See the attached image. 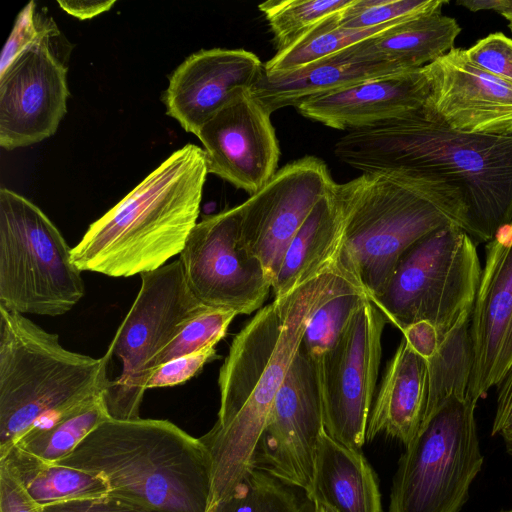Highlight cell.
Masks as SVG:
<instances>
[{"label":"cell","instance_id":"cell-42","mask_svg":"<svg viewBox=\"0 0 512 512\" xmlns=\"http://www.w3.org/2000/svg\"><path fill=\"white\" fill-rule=\"evenodd\" d=\"M512 0H458L456 3L472 12L494 10L502 12Z\"/></svg>","mask_w":512,"mask_h":512},{"label":"cell","instance_id":"cell-30","mask_svg":"<svg viewBox=\"0 0 512 512\" xmlns=\"http://www.w3.org/2000/svg\"><path fill=\"white\" fill-rule=\"evenodd\" d=\"M353 0H281L258 5L273 34L277 52L297 43L324 19L334 15Z\"/></svg>","mask_w":512,"mask_h":512},{"label":"cell","instance_id":"cell-1","mask_svg":"<svg viewBox=\"0 0 512 512\" xmlns=\"http://www.w3.org/2000/svg\"><path fill=\"white\" fill-rule=\"evenodd\" d=\"M351 282L359 283L338 259L327 272L274 298L234 337L219 370L217 420L199 438L212 460L211 504L253 468L256 445L311 316Z\"/></svg>","mask_w":512,"mask_h":512},{"label":"cell","instance_id":"cell-10","mask_svg":"<svg viewBox=\"0 0 512 512\" xmlns=\"http://www.w3.org/2000/svg\"><path fill=\"white\" fill-rule=\"evenodd\" d=\"M140 276L139 292L105 353L109 362L116 358L121 364L104 394L108 414L116 420L140 418L157 356L207 307L188 287L180 259Z\"/></svg>","mask_w":512,"mask_h":512},{"label":"cell","instance_id":"cell-36","mask_svg":"<svg viewBox=\"0 0 512 512\" xmlns=\"http://www.w3.org/2000/svg\"><path fill=\"white\" fill-rule=\"evenodd\" d=\"M214 344L173 359L158 366L149 376L146 389L172 387L183 384L197 375L204 365L216 357Z\"/></svg>","mask_w":512,"mask_h":512},{"label":"cell","instance_id":"cell-24","mask_svg":"<svg viewBox=\"0 0 512 512\" xmlns=\"http://www.w3.org/2000/svg\"><path fill=\"white\" fill-rule=\"evenodd\" d=\"M308 498L329 512H382L377 476L361 449L320 436Z\"/></svg>","mask_w":512,"mask_h":512},{"label":"cell","instance_id":"cell-40","mask_svg":"<svg viewBox=\"0 0 512 512\" xmlns=\"http://www.w3.org/2000/svg\"><path fill=\"white\" fill-rule=\"evenodd\" d=\"M401 331L410 347L426 360L434 355L442 339L437 328L425 320L412 323Z\"/></svg>","mask_w":512,"mask_h":512},{"label":"cell","instance_id":"cell-35","mask_svg":"<svg viewBox=\"0 0 512 512\" xmlns=\"http://www.w3.org/2000/svg\"><path fill=\"white\" fill-rule=\"evenodd\" d=\"M465 58L477 68L512 84V39L492 33L464 50Z\"/></svg>","mask_w":512,"mask_h":512},{"label":"cell","instance_id":"cell-6","mask_svg":"<svg viewBox=\"0 0 512 512\" xmlns=\"http://www.w3.org/2000/svg\"><path fill=\"white\" fill-rule=\"evenodd\" d=\"M109 360L64 348L59 336L0 306V454L30 431L105 394Z\"/></svg>","mask_w":512,"mask_h":512},{"label":"cell","instance_id":"cell-15","mask_svg":"<svg viewBox=\"0 0 512 512\" xmlns=\"http://www.w3.org/2000/svg\"><path fill=\"white\" fill-rule=\"evenodd\" d=\"M335 184L324 161L304 156L279 169L264 187L240 204L243 238L272 283L290 242Z\"/></svg>","mask_w":512,"mask_h":512},{"label":"cell","instance_id":"cell-43","mask_svg":"<svg viewBox=\"0 0 512 512\" xmlns=\"http://www.w3.org/2000/svg\"><path fill=\"white\" fill-rule=\"evenodd\" d=\"M500 14L507 20L508 27L512 32V2L506 9L500 12Z\"/></svg>","mask_w":512,"mask_h":512},{"label":"cell","instance_id":"cell-44","mask_svg":"<svg viewBox=\"0 0 512 512\" xmlns=\"http://www.w3.org/2000/svg\"><path fill=\"white\" fill-rule=\"evenodd\" d=\"M316 512H329V511H327L326 509H324L322 507H316Z\"/></svg>","mask_w":512,"mask_h":512},{"label":"cell","instance_id":"cell-2","mask_svg":"<svg viewBox=\"0 0 512 512\" xmlns=\"http://www.w3.org/2000/svg\"><path fill=\"white\" fill-rule=\"evenodd\" d=\"M334 153L362 173H398L455 188L474 243H488L512 223V135L460 132L423 108L348 131Z\"/></svg>","mask_w":512,"mask_h":512},{"label":"cell","instance_id":"cell-31","mask_svg":"<svg viewBox=\"0 0 512 512\" xmlns=\"http://www.w3.org/2000/svg\"><path fill=\"white\" fill-rule=\"evenodd\" d=\"M368 298L363 287L351 282L329 298L311 316L301 345L312 355L322 356L328 351L348 322Z\"/></svg>","mask_w":512,"mask_h":512},{"label":"cell","instance_id":"cell-14","mask_svg":"<svg viewBox=\"0 0 512 512\" xmlns=\"http://www.w3.org/2000/svg\"><path fill=\"white\" fill-rule=\"evenodd\" d=\"M62 40L37 43L0 73V146L26 147L51 137L66 114L69 90Z\"/></svg>","mask_w":512,"mask_h":512},{"label":"cell","instance_id":"cell-11","mask_svg":"<svg viewBox=\"0 0 512 512\" xmlns=\"http://www.w3.org/2000/svg\"><path fill=\"white\" fill-rule=\"evenodd\" d=\"M179 259L188 287L207 307L249 315L272 290L269 273L243 238L240 205L197 222Z\"/></svg>","mask_w":512,"mask_h":512},{"label":"cell","instance_id":"cell-29","mask_svg":"<svg viewBox=\"0 0 512 512\" xmlns=\"http://www.w3.org/2000/svg\"><path fill=\"white\" fill-rule=\"evenodd\" d=\"M208 512H316V508L304 490L252 468Z\"/></svg>","mask_w":512,"mask_h":512},{"label":"cell","instance_id":"cell-18","mask_svg":"<svg viewBox=\"0 0 512 512\" xmlns=\"http://www.w3.org/2000/svg\"><path fill=\"white\" fill-rule=\"evenodd\" d=\"M428 109L452 129L469 134L512 135V84L471 64L453 48L423 67Z\"/></svg>","mask_w":512,"mask_h":512},{"label":"cell","instance_id":"cell-37","mask_svg":"<svg viewBox=\"0 0 512 512\" xmlns=\"http://www.w3.org/2000/svg\"><path fill=\"white\" fill-rule=\"evenodd\" d=\"M42 512H152L123 498L106 494L42 506Z\"/></svg>","mask_w":512,"mask_h":512},{"label":"cell","instance_id":"cell-9","mask_svg":"<svg viewBox=\"0 0 512 512\" xmlns=\"http://www.w3.org/2000/svg\"><path fill=\"white\" fill-rule=\"evenodd\" d=\"M475 407L451 398L423 418L398 461L388 512H460L483 464Z\"/></svg>","mask_w":512,"mask_h":512},{"label":"cell","instance_id":"cell-23","mask_svg":"<svg viewBox=\"0 0 512 512\" xmlns=\"http://www.w3.org/2000/svg\"><path fill=\"white\" fill-rule=\"evenodd\" d=\"M427 389V360L403 338L386 366L370 412L366 441L386 435L408 445L423 420Z\"/></svg>","mask_w":512,"mask_h":512},{"label":"cell","instance_id":"cell-16","mask_svg":"<svg viewBox=\"0 0 512 512\" xmlns=\"http://www.w3.org/2000/svg\"><path fill=\"white\" fill-rule=\"evenodd\" d=\"M214 174L250 196L276 174L279 142L271 115L251 95L238 91L196 133Z\"/></svg>","mask_w":512,"mask_h":512},{"label":"cell","instance_id":"cell-12","mask_svg":"<svg viewBox=\"0 0 512 512\" xmlns=\"http://www.w3.org/2000/svg\"><path fill=\"white\" fill-rule=\"evenodd\" d=\"M387 321L368 297L318 357L325 431L351 448L361 449L366 442Z\"/></svg>","mask_w":512,"mask_h":512},{"label":"cell","instance_id":"cell-5","mask_svg":"<svg viewBox=\"0 0 512 512\" xmlns=\"http://www.w3.org/2000/svg\"><path fill=\"white\" fill-rule=\"evenodd\" d=\"M346 227L340 261L369 298L385 289L402 254L450 224L464 230L459 192L441 181L373 172L343 184Z\"/></svg>","mask_w":512,"mask_h":512},{"label":"cell","instance_id":"cell-33","mask_svg":"<svg viewBox=\"0 0 512 512\" xmlns=\"http://www.w3.org/2000/svg\"><path fill=\"white\" fill-rule=\"evenodd\" d=\"M235 316L237 313L230 310L206 307L188 320L160 352L154 370L173 359L197 352L211 344L216 345L225 337Z\"/></svg>","mask_w":512,"mask_h":512},{"label":"cell","instance_id":"cell-21","mask_svg":"<svg viewBox=\"0 0 512 512\" xmlns=\"http://www.w3.org/2000/svg\"><path fill=\"white\" fill-rule=\"evenodd\" d=\"M403 71L407 70L368 59L355 44L291 71H263L249 91L271 115L316 96Z\"/></svg>","mask_w":512,"mask_h":512},{"label":"cell","instance_id":"cell-19","mask_svg":"<svg viewBox=\"0 0 512 512\" xmlns=\"http://www.w3.org/2000/svg\"><path fill=\"white\" fill-rule=\"evenodd\" d=\"M264 64L244 49H203L188 56L170 75L162 100L166 113L196 135L200 127L238 91L250 89Z\"/></svg>","mask_w":512,"mask_h":512},{"label":"cell","instance_id":"cell-26","mask_svg":"<svg viewBox=\"0 0 512 512\" xmlns=\"http://www.w3.org/2000/svg\"><path fill=\"white\" fill-rule=\"evenodd\" d=\"M27 494L41 507L109 494L105 479L90 472L43 460L18 446L0 454Z\"/></svg>","mask_w":512,"mask_h":512},{"label":"cell","instance_id":"cell-20","mask_svg":"<svg viewBox=\"0 0 512 512\" xmlns=\"http://www.w3.org/2000/svg\"><path fill=\"white\" fill-rule=\"evenodd\" d=\"M429 83L418 68L319 95L296 107L304 117L338 130H359L425 107Z\"/></svg>","mask_w":512,"mask_h":512},{"label":"cell","instance_id":"cell-13","mask_svg":"<svg viewBox=\"0 0 512 512\" xmlns=\"http://www.w3.org/2000/svg\"><path fill=\"white\" fill-rule=\"evenodd\" d=\"M324 431L318 357L300 345L273 401L252 467L307 492Z\"/></svg>","mask_w":512,"mask_h":512},{"label":"cell","instance_id":"cell-3","mask_svg":"<svg viewBox=\"0 0 512 512\" xmlns=\"http://www.w3.org/2000/svg\"><path fill=\"white\" fill-rule=\"evenodd\" d=\"M207 175L203 148L186 144L174 151L89 226L71 250L76 267L131 277L180 255L197 224Z\"/></svg>","mask_w":512,"mask_h":512},{"label":"cell","instance_id":"cell-17","mask_svg":"<svg viewBox=\"0 0 512 512\" xmlns=\"http://www.w3.org/2000/svg\"><path fill=\"white\" fill-rule=\"evenodd\" d=\"M470 335L473 364L466 397L477 404L512 364V223L486 245Z\"/></svg>","mask_w":512,"mask_h":512},{"label":"cell","instance_id":"cell-34","mask_svg":"<svg viewBox=\"0 0 512 512\" xmlns=\"http://www.w3.org/2000/svg\"><path fill=\"white\" fill-rule=\"evenodd\" d=\"M61 33L53 19L30 1L17 15L0 59V73L24 50L45 41H57Z\"/></svg>","mask_w":512,"mask_h":512},{"label":"cell","instance_id":"cell-39","mask_svg":"<svg viewBox=\"0 0 512 512\" xmlns=\"http://www.w3.org/2000/svg\"><path fill=\"white\" fill-rule=\"evenodd\" d=\"M0 512H42L10 470L0 463Z\"/></svg>","mask_w":512,"mask_h":512},{"label":"cell","instance_id":"cell-45","mask_svg":"<svg viewBox=\"0 0 512 512\" xmlns=\"http://www.w3.org/2000/svg\"><path fill=\"white\" fill-rule=\"evenodd\" d=\"M501 512H512V510H507V511H501Z\"/></svg>","mask_w":512,"mask_h":512},{"label":"cell","instance_id":"cell-32","mask_svg":"<svg viewBox=\"0 0 512 512\" xmlns=\"http://www.w3.org/2000/svg\"><path fill=\"white\" fill-rule=\"evenodd\" d=\"M444 0H353L337 13L336 23L350 29H366L402 21L442 8Z\"/></svg>","mask_w":512,"mask_h":512},{"label":"cell","instance_id":"cell-4","mask_svg":"<svg viewBox=\"0 0 512 512\" xmlns=\"http://www.w3.org/2000/svg\"><path fill=\"white\" fill-rule=\"evenodd\" d=\"M99 475L114 496L152 512H208L206 446L168 420L108 419L58 462Z\"/></svg>","mask_w":512,"mask_h":512},{"label":"cell","instance_id":"cell-25","mask_svg":"<svg viewBox=\"0 0 512 512\" xmlns=\"http://www.w3.org/2000/svg\"><path fill=\"white\" fill-rule=\"evenodd\" d=\"M460 32L457 21L439 9L407 19L357 46L370 60L413 70L451 51Z\"/></svg>","mask_w":512,"mask_h":512},{"label":"cell","instance_id":"cell-28","mask_svg":"<svg viewBox=\"0 0 512 512\" xmlns=\"http://www.w3.org/2000/svg\"><path fill=\"white\" fill-rule=\"evenodd\" d=\"M111 419L100 395L23 436L16 446L49 462H58L98 425ZM15 446V445H14Z\"/></svg>","mask_w":512,"mask_h":512},{"label":"cell","instance_id":"cell-27","mask_svg":"<svg viewBox=\"0 0 512 512\" xmlns=\"http://www.w3.org/2000/svg\"><path fill=\"white\" fill-rule=\"evenodd\" d=\"M471 311L442 337L436 352L427 360L428 389L423 418L451 398H466L473 364Z\"/></svg>","mask_w":512,"mask_h":512},{"label":"cell","instance_id":"cell-38","mask_svg":"<svg viewBox=\"0 0 512 512\" xmlns=\"http://www.w3.org/2000/svg\"><path fill=\"white\" fill-rule=\"evenodd\" d=\"M496 409L491 434L500 436L512 455V364L496 385Z\"/></svg>","mask_w":512,"mask_h":512},{"label":"cell","instance_id":"cell-7","mask_svg":"<svg viewBox=\"0 0 512 512\" xmlns=\"http://www.w3.org/2000/svg\"><path fill=\"white\" fill-rule=\"evenodd\" d=\"M58 228L33 202L0 189V306L60 316L84 296L81 271Z\"/></svg>","mask_w":512,"mask_h":512},{"label":"cell","instance_id":"cell-41","mask_svg":"<svg viewBox=\"0 0 512 512\" xmlns=\"http://www.w3.org/2000/svg\"><path fill=\"white\" fill-rule=\"evenodd\" d=\"M59 6L68 14L80 20L90 19L108 10L115 0L108 1H67L58 0Z\"/></svg>","mask_w":512,"mask_h":512},{"label":"cell","instance_id":"cell-8","mask_svg":"<svg viewBox=\"0 0 512 512\" xmlns=\"http://www.w3.org/2000/svg\"><path fill=\"white\" fill-rule=\"evenodd\" d=\"M481 272L474 241L450 224L411 245L383 292L370 300L400 330L425 320L443 337L472 310Z\"/></svg>","mask_w":512,"mask_h":512},{"label":"cell","instance_id":"cell-22","mask_svg":"<svg viewBox=\"0 0 512 512\" xmlns=\"http://www.w3.org/2000/svg\"><path fill=\"white\" fill-rule=\"evenodd\" d=\"M346 208L339 185L324 195L290 242L272 283L274 298L290 294L337 263L344 240Z\"/></svg>","mask_w":512,"mask_h":512}]
</instances>
